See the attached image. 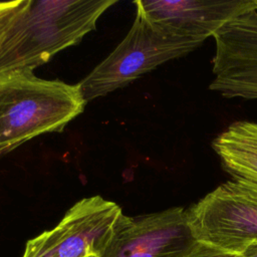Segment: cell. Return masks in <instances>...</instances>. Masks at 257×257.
<instances>
[{
  "label": "cell",
  "mask_w": 257,
  "mask_h": 257,
  "mask_svg": "<svg viewBox=\"0 0 257 257\" xmlns=\"http://www.w3.org/2000/svg\"><path fill=\"white\" fill-rule=\"evenodd\" d=\"M187 257H241V255L227 252L211 245L198 242L196 247Z\"/></svg>",
  "instance_id": "30bf717a"
},
{
  "label": "cell",
  "mask_w": 257,
  "mask_h": 257,
  "mask_svg": "<svg viewBox=\"0 0 257 257\" xmlns=\"http://www.w3.org/2000/svg\"><path fill=\"white\" fill-rule=\"evenodd\" d=\"M186 212L198 242L235 254L257 242V193L237 180L219 185Z\"/></svg>",
  "instance_id": "277c9868"
},
{
  "label": "cell",
  "mask_w": 257,
  "mask_h": 257,
  "mask_svg": "<svg viewBox=\"0 0 257 257\" xmlns=\"http://www.w3.org/2000/svg\"><path fill=\"white\" fill-rule=\"evenodd\" d=\"M240 255L241 257H257V242L250 244Z\"/></svg>",
  "instance_id": "8fae6325"
},
{
  "label": "cell",
  "mask_w": 257,
  "mask_h": 257,
  "mask_svg": "<svg viewBox=\"0 0 257 257\" xmlns=\"http://www.w3.org/2000/svg\"><path fill=\"white\" fill-rule=\"evenodd\" d=\"M122 214L116 203L100 196L83 198L54 228L29 240L22 257H100Z\"/></svg>",
  "instance_id": "5b68a950"
},
{
  "label": "cell",
  "mask_w": 257,
  "mask_h": 257,
  "mask_svg": "<svg viewBox=\"0 0 257 257\" xmlns=\"http://www.w3.org/2000/svg\"><path fill=\"white\" fill-rule=\"evenodd\" d=\"M197 243L183 207L136 217L122 214L100 257H187Z\"/></svg>",
  "instance_id": "8992f818"
},
{
  "label": "cell",
  "mask_w": 257,
  "mask_h": 257,
  "mask_svg": "<svg viewBox=\"0 0 257 257\" xmlns=\"http://www.w3.org/2000/svg\"><path fill=\"white\" fill-rule=\"evenodd\" d=\"M212 148L224 171L257 193V122L231 123L213 140Z\"/></svg>",
  "instance_id": "ba28073f"
},
{
  "label": "cell",
  "mask_w": 257,
  "mask_h": 257,
  "mask_svg": "<svg viewBox=\"0 0 257 257\" xmlns=\"http://www.w3.org/2000/svg\"><path fill=\"white\" fill-rule=\"evenodd\" d=\"M135 5L158 24L207 39L228 22L257 10V0H139Z\"/></svg>",
  "instance_id": "52a82bcc"
},
{
  "label": "cell",
  "mask_w": 257,
  "mask_h": 257,
  "mask_svg": "<svg viewBox=\"0 0 257 257\" xmlns=\"http://www.w3.org/2000/svg\"><path fill=\"white\" fill-rule=\"evenodd\" d=\"M29 0L0 2V43L17 16L23 11Z\"/></svg>",
  "instance_id": "9c48e42d"
},
{
  "label": "cell",
  "mask_w": 257,
  "mask_h": 257,
  "mask_svg": "<svg viewBox=\"0 0 257 257\" xmlns=\"http://www.w3.org/2000/svg\"><path fill=\"white\" fill-rule=\"evenodd\" d=\"M115 0H29L0 43V74L34 70L78 44Z\"/></svg>",
  "instance_id": "6da1fadb"
},
{
  "label": "cell",
  "mask_w": 257,
  "mask_h": 257,
  "mask_svg": "<svg viewBox=\"0 0 257 257\" xmlns=\"http://www.w3.org/2000/svg\"><path fill=\"white\" fill-rule=\"evenodd\" d=\"M85 104L78 83L40 78L33 70L0 74V157L41 135L63 131Z\"/></svg>",
  "instance_id": "7a4b0ae2"
},
{
  "label": "cell",
  "mask_w": 257,
  "mask_h": 257,
  "mask_svg": "<svg viewBox=\"0 0 257 257\" xmlns=\"http://www.w3.org/2000/svg\"><path fill=\"white\" fill-rule=\"evenodd\" d=\"M207 38L185 35L151 20L136 5L135 20L120 43L80 82L87 101L124 87L160 65L183 57Z\"/></svg>",
  "instance_id": "3957f363"
}]
</instances>
